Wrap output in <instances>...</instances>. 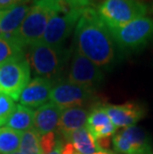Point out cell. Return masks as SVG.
I'll return each mask as SVG.
<instances>
[{"label":"cell","instance_id":"obj_1","mask_svg":"<svg viewBox=\"0 0 153 154\" xmlns=\"http://www.w3.org/2000/svg\"><path fill=\"white\" fill-rule=\"evenodd\" d=\"M76 50L99 68L110 67L116 58V45L99 12L87 7L75 29Z\"/></svg>","mask_w":153,"mask_h":154},{"label":"cell","instance_id":"obj_2","mask_svg":"<svg viewBox=\"0 0 153 154\" xmlns=\"http://www.w3.org/2000/svg\"><path fill=\"white\" fill-rule=\"evenodd\" d=\"M31 81V66L25 55L0 65V94L19 100L22 91Z\"/></svg>","mask_w":153,"mask_h":154},{"label":"cell","instance_id":"obj_3","mask_svg":"<svg viewBox=\"0 0 153 154\" xmlns=\"http://www.w3.org/2000/svg\"><path fill=\"white\" fill-rule=\"evenodd\" d=\"M87 9V8H86ZM86 9L54 7L41 42L54 47H62L70 37Z\"/></svg>","mask_w":153,"mask_h":154},{"label":"cell","instance_id":"obj_4","mask_svg":"<svg viewBox=\"0 0 153 154\" xmlns=\"http://www.w3.org/2000/svg\"><path fill=\"white\" fill-rule=\"evenodd\" d=\"M109 30L118 49L136 51L145 47L153 39V20L145 16L120 27L109 28Z\"/></svg>","mask_w":153,"mask_h":154},{"label":"cell","instance_id":"obj_5","mask_svg":"<svg viewBox=\"0 0 153 154\" xmlns=\"http://www.w3.org/2000/svg\"><path fill=\"white\" fill-rule=\"evenodd\" d=\"M67 56L62 47L37 42L29 47V63L36 75L53 81L60 74Z\"/></svg>","mask_w":153,"mask_h":154},{"label":"cell","instance_id":"obj_6","mask_svg":"<svg viewBox=\"0 0 153 154\" xmlns=\"http://www.w3.org/2000/svg\"><path fill=\"white\" fill-rule=\"evenodd\" d=\"M97 12L107 27L115 28L145 17L147 6L137 0H105Z\"/></svg>","mask_w":153,"mask_h":154},{"label":"cell","instance_id":"obj_7","mask_svg":"<svg viewBox=\"0 0 153 154\" xmlns=\"http://www.w3.org/2000/svg\"><path fill=\"white\" fill-rule=\"evenodd\" d=\"M50 16V9L41 0H35L15 36L14 42L24 49L40 42L44 36Z\"/></svg>","mask_w":153,"mask_h":154},{"label":"cell","instance_id":"obj_8","mask_svg":"<svg viewBox=\"0 0 153 154\" xmlns=\"http://www.w3.org/2000/svg\"><path fill=\"white\" fill-rule=\"evenodd\" d=\"M112 146L122 154H153L151 138L138 126H128L112 136Z\"/></svg>","mask_w":153,"mask_h":154},{"label":"cell","instance_id":"obj_9","mask_svg":"<svg viewBox=\"0 0 153 154\" xmlns=\"http://www.w3.org/2000/svg\"><path fill=\"white\" fill-rule=\"evenodd\" d=\"M103 79L105 75L102 71V68L96 66L78 50H75L68 75V81L93 90L102 84Z\"/></svg>","mask_w":153,"mask_h":154},{"label":"cell","instance_id":"obj_10","mask_svg":"<svg viewBox=\"0 0 153 154\" xmlns=\"http://www.w3.org/2000/svg\"><path fill=\"white\" fill-rule=\"evenodd\" d=\"M93 91V90L73 84L69 81L60 82L52 88L50 100L62 109L79 107L92 99Z\"/></svg>","mask_w":153,"mask_h":154},{"label":"cell","instance_id":"obj_11","mask_svg":"<svg viewBox=\"0 0 153 154\" xmlns=\"http://www.w3.org/2000/svg\"><path fill=\"white\" fill-rule=\"evenodd\" d=\"M28 2L29 0L0 9V28L3 39L14 41L16 34L33 5Z\"/></svg>","mask_w":153,"mask_h":154},{"label":"cell","instance_id":"obj_12","mask_svg":"<svg viewBox=\"0 0 153 154\" xmlns=\"http://www.w3.org/2000/svg\"><path fill=\"white\" fill-rule=\"evenodd\" d=\"M107 116L116 128L133 126L145 116V107L137 103L122 104H103Z\"/></svg>","mask_w":153,"mask_h":154},{"label":"cell","instance_id":"obj_13","mask_svg":"<svg viewBox=\"0 0 153 154\" xmlns=\"http://www.w3.org/2000/svg\"><path fill=\"white\" fill-rule=\"evenodd\" d=\"M53 81L46 78L37 77L30 81L28 86L22 91L20 99V104L30 109H39L44 106L50 100L51 91L53 88Z\"/></svg>","mask_w":153,"mask_h":154},{"label":"cell","instance_id":"obj_14","mask_svg":"<svg viewBox=\"0 0 153 154\" xmlns=\"http://www.w3.org/2000/svg\"><path fill=\"white\" fill-rule=\"evenodd\" d=\"M86 127L94 139L110 137L118 129L107 116L103 104L94 106L89 112Z\"/></svg>","mask_w":153,"mask_h":154},{"label":"cell","instance_id":"obj_15","mask_svg":"<svg viewBox=\"0 0 153 154\" xmlns=\"http://www.w3.org/2000/svg\"><path fill=\"white\" fill-rule=\"evenodd\" d=\"M62 111L63 109L53 103H47L35 110L34 128L40 136L58 128Z\"/></svg>","mask_w":153,"mask_h":154},{"label":"cell","instance_id":"obj_16","mask_svg":"<svg viewBox=\"0 0 153 154\" xmlns=\"http://www.w3.org/2000/svg\"><path fill=\"white\" fill-rule=\"evenodd\" d=\"M89 111L82 106L63 109L58 129L66 139L76 130L86 127Z\"/></svg>","mask_w":153,"mask_h":154},{"label":"cell","instance_id":"obj_17","mask_svg":"<svg viewBox=\"0 0 153 154\" xmlns=\"http://www.w3.org/2000/svg\"><path fill=\"white\" fill-rule=\"evenodd\" d=\"M68 140L76 147V149L81 154H94L103 151L99 147L96 139L90 133L87 127L76 130L68 137Z\"/></svg>","mask_w":153,"mask_h":154},{"label":"cell","instance_id":"obj_18","mask_svg":"<svg viewBox=\"0 0 153 154\" xmlns=\"http://www.w3.org/2000/svg\"><path fill=\"white\" fill-rule=\"evenodd\" d=\"M34 116L35 111L33 109L18 104L6 125L17 131L24 132L34 127Z\"/></svg>","mask_w":153,"mask_h":154},{"label":"cell","instance_id":"obj_19","mask_svg":"<svg viewBox=\"0 0 153 154\" xmlns=\"http://www.w3.org/2000/svg\"><path fill=\"white\" fill-rule=\"evenodd\" d=\"M22 132L8 126L0 127V154H10L20 148Z\"/></svg>","mask_w":153,"mask_h":154},{"label":"cell","instance_id":"obj_20","mask_svg":"<svg viewBox=\"0 0 153 154\" xmlns=\"http://www.w3.org/2000/svg\"><path fill=\"white\" fill-rule=\"evenodd\" d=\"M19 150L25 154H41L40 134L36 131L34 127L22 132L21 143Z\"/></svg>","mask_w":153,"mask_h":154},{"label":"cell","instance_id":"obj_21","mask_svg":"<svg viewBox=\"0 0 153 154\" xmlns=\"http://www.w3.org/2000/svg\"><path fill=\"white\" fill-rule=\"evenodd\" d=\"M24 48L14 41L0 39V65L12 58L23 56Z\"/></svg>","mask_w":153,"mask_h":154},{"label":"cell","instance_id":"obj_22","mask_svg":"<svg viewBox=\"0 0 153 154\" xmlns=\"http://www.w3.org/2000/svg\"><path fill=\"white\" fill-rule=\"evenodd\" d=\"M16 106L15 100L8 96L0 94V127L8 122Z\"/></svg>","mask_w":153,"mask_h":154},{"label":"cell","instance_id":"obj_23","mask_svg":"<svg viewBox=\"0 0 153 154\" xmlns=\"http://www.w3.org/2000/svg\"><path fill=\"white\" fill-rule=\"evenodd\" d=\"M61 141L56 138L55 132H49L40 136V152L41 154H48L52 152L59 145Z\"/></svg>","mask_w":153,"mask_h":154},{"label":"cell","instance_id":"obj_24","mask_svg":"<svg viewBox=\"0 0 153 154\" xmlns=\"http://www.w3.org/2000/svg\"><path fill=\"white\" fill-rule=\"evenodd\" d=\"M62 154H81L71 142L66 143L62 148Z\"/></svg>","mask_w":153,"mask_h":154},{"label":"cell","instance_id":"obj_25","mask_svg":"<svg viewBox=\"0 0 153 154\" xmlns=\"http://www.w3.org/2000/svg\"><path fill=\"white\" fill-rule=\"evenodd\" d=\"M23 1H27V0H0V9L9 7V6H12Z\"/></svg>","mask_w":153,"mask_h":154},{"label":"cell","instance_id":"obj_26","mask_svg":"<svg viewBox=\"0 0 153 154\" xmlns=\"http://www.w3.org/2000/svg\"><path fill=\"white\" fill-rule=\"evenodd\" d=\"M62 148H63V144H62V142H60L59 145H58L53 151L48 153V154H62Z\"/></svg>","mask_w":153,"mask_h":154},{"label":"cell","instance_id":"obj_27","mask_svg":"<svg viewBox=\"0 0 153 154\" xmlns=\"http://www.w3.org/2000/svg\"><path fill=\"white\" fill-rule=\"evenodd\" d=\"M94 154H115L112 151H109V150H107V151H100V152H97V153H94Z\"/></svg>","mask_w":153,"mask_h":154},{"label":"cell","instance_id":"obj_28","mask_svg":"<svg viewBox=\"0 0 153 154\" xmlns=\"http://www.w3.org/2000/svg\"><path fill=\"white\" fill-rule=\"evenodd\" d=\"M10 154H25V153H23V152H21V151H20V150H18V151L12 152V153H10Z\"/></svg>","mask_w":153,"mask_h":154},{"label":"cell","instance_id":"obj_29","mask_svg":"<svg viewBox=\"0 0 153 154\" xmlns=\"http://www.w3.org/2000/svg\"><path fill=\"white\" fill-rule=\"evenodd\" d=\"M0 39H3V34H2V31H1V28H0Z\"/></svg>","mask_w":153,"mask_h":154},{"label":"cell","instance_id":"obj_30","mask_svg":"<svg viewBox=\"0 0 153 154\" xmlns=\"http://www.w3.org/2000/svg\"><path fill=\"white\" fill-rule=\"evenodd\" d=\"M152 10H153V4H152Z\"/></svg>","mask_w":153,"mask_h":154}]
</instances>
